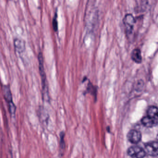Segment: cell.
<instances>
[{
	"label": "cell",
	"instance_id": "cell-1",
	"mask_svg": "<svg viewBox=\"0 0 158 158\" xmlns=\"http://www.w3.org/2000/svg\"><path fill=\"white\" fill-rule=\"evenodd\" d=\"M125 27L126 35L128 40H133L134 37V27L136 23V20L133 15L127 14L123 19Z\"/></svg>",
	"mask_w": 158,
	"mask_h": 158
},
{
	"label": "cell",
	"instance_id": "cell-2",
	"mask_svg": "<svg viewBox=\"0 0 158 158\" xmlns=\"http://www.w3.org/2000/svg\"><path fill=\"white\" fill-rule=\"evenodd\" d=\"M127 154L133 158H143L146 156V152L142 148L138 146L130 147L127 150Z\"/></svg>",
	"mask_w": 158,
	"mask_h": 158
},
{
	"label": "cell",
	"instance_id": "cell-3",
	"mask_svg": "<svg viewBox=\"0 0 158 158\" xmlns=\"http://www.w3.org/2000/svg\"><path fill=\"white\" fill-rule=\"evenodd\" d=\"M146 153L152 156H157L158 153V144L157 141H151L145 144Z\"/></svg>",
	"mask_w": 158,
	"mask_h": 158
},
{
	"label": "cell",
	"instance_id": "cell-4",
	"mask_svg": "<svg viewBox=\"0 0 158 158\" xmlns=\"http://www.w3.org/2000/svg\"><path fill=\"white\" fill-rule=\"evenodd\" d=\"M127 138L129 142L133 144H137L141 140V134L136 130H130L127 135Z\"/></svg>",
	"mask_w": 158,
	"mask_h": 158
},
{
	"label": "cell",
	"instance_id": "cell-5",
	"mask_svg": "<svg viewBox=\"0 0 158 158\" xmlns=\"http://www.w3.org/2000/svg\"><path fill=\"white\" fill-rule=\"evenodd\" d=\"M39 62L40 72L41 75V80H42V85L43 89L46 91V74L44 71V65H43V59L42 54L40 53L38 55Z\"/></svg>",
	"mask_w": 158,
	"mask_h": 158
},
{
	"label": "cell",
	"instance_id": "cell-6",
	"mask_svg": "<svg viewBox=\"0 0 158 158\" xmlns=\"http://www.w3.org/2000/svg\"><path fill=\"white\" fill-rule=\"evenodd\" d=\"M158 119L151 118L148 116H145L141 119L142 124L147 127H152L158 124Z\"/></svg>",
	"mask_w": 158,
	"mask_h": 158
},
{
	"label": "cell",
	"instance_id": "cell-7",
	"mask_svg": "<svg viewBox=\"0 0 158 158\" xmlns=\"http://www.w3.org/2000/svg\"><path fill=\"white\" fill-rule=\"evenodd\" d=\"M131 58L135 62L139 64L142 62V55L140 50L139 48H135L131 53Z\"/></svg>",
	"mask_w": 158,
	"mask_h": 158
},
{
	"label": "cell",
	"instance_id": "cell-8",
	"mask_svg": "<svg viewBox=\"0 0 158 158\" xmlns=\"http://www.w3.org/2000/svg\"><path fill=\"white\" fill-rule=\"evenodd\" d=\"M3 92L4 98L6 100V101L9 103V107L14 105V103L13 102L11 92L10 89L9 87L8 86H4Z\"/></svg>",
	"mask_w": 158,
	"mask_h": 158
},
{
	"label": "cell",
	"instance_id": "cell-9",
	"mask_svg": "<svg viewBox=\"0 0 158 158\" xmlns=\"http://www.w3.org/2000/svg\"><path fill=\"white\" fill-rule=\"evenodd\" d=\"M15 47L16 51L23 52L25 49V42L22 40L16 39L15 40Z\"/></svg>",
	"mask_w": 158,
	"mask_h": 158
},
{
	"label": "cell",
	"instance_id": "cell-10",
	"mask_svg": "<svg viewBox=\"0 0 158 158\" xmlns=\"http://www.w3.org/2000/svg\"><path fill=\"white\" fill-rule=\"evenodd\" d=\"M147 116L151 118L158 119V108L156 106H151L149 107L147 110Z\"/></svg>",
	"mask_w": 158,
	"mask_h": 158
},
{
	"label": "cell",
	"instance_id": "cell-11",
	"mask_svg": "<svg viewBox=\"0 0 158 158\" xmlns=\"http://www.w3.org/2000/svg\"><path fill=\"white\" fill-rule=\"evenodd\" d=\"M87 91L88 93H91L92 95L94 96V97H96L97 96V89L96 88V86L92 85V83H90V81L88 84Z\"/></svg>",
	"mask_w": 158,
	"mask_h": 158
},
{
	"label": "cell",
	"instance_id": "cell-12",
	"mask_svg": "<svg viewBox=\"0 0 158 158\" xmlns=\"http://www.w3.org/2000/svg\"><path fill=\"white\" fill-rule=\"evenodd\" d=\"M144 82L142 79L137 80L136 82L135 85L136 90L139 91L142 90L144 86Z\"/></svg>",
	"mask_w": 158,
	"mask_h": 158
},
{
	"label": "cell",
	"instance_id": "cell-13",
	"mask_svg": "<svg viewBox=\"0 0 158 158\" xmlns=\"http://www.w3.org/2000/svg\"><path fill=\"white\" fill-rule=\"evenodd\" d=\"M56 15L55 17L53 18V22H52L53 29L55 31H57L58 30V22H57V15Z\"/></svg>",
	"mask_w": 158,
	"mask_h": 158
}]
</instances>
